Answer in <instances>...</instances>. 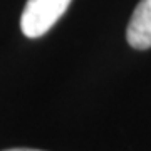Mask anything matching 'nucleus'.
I'll list each match as a JSON object with an SVG mask.
<instances>
[{
    "instance_id": "obj_3",
    "label": "nucleus",
    "mask_w": 151,
    "mask_h": 151,
    "mask_svg": "<svg viewBox=\"0 0 151 151\" xmlns=\"http://www.w3.org/2000/svg\"><path fill=\"white\" fill-rule=\"evenodd\" d=\"M5 151H40V150H30V148H14V150H5Z\"/></svg>"
},
{
    "instance_id": "obj_1",
    "label": "nucleus",
    "mask_w": 151,
    "mask_h": 151,
    "mask_svg": "<svg viewBox=\"0 0 151 151\" xmlns=\"http://www.w3.org/2000/svg\"><path fill=\"white\" fill-rule=\"evenodd\" d=\"M70 0H27L20 17V29L29 39L47 32L67 10Z\"/></svg>"
},
{
    "instance_id": "obj_2",
    "label": "nucleus",
    "mask_w": 151,
    "mask_h": 151,
    "mask_svg": "<svg viewBox=\"0 0 151 151\" xmlns=\"http://www.w3.org/2000/svg\"><path fill=\"white\" fill-rule=\"evenodd\" d=\"M126 39L131 47L145 50L151 47V0H141L128 24Z\"/></svg>"
}]
</instances>
